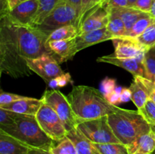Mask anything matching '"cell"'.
Returning <instances> with one entry per match:
<instances>
[{"label": "cell", "instance_id": "1", "mask_svg": "<svg viewBox=\"0 0 155 154\" xmlns=\"http://www.w3.org/2000/svg\"><path fill=\"white\" fill-rule=\"evenodd\" d=\"M0 72L15 79L32 73L21 55L16 23L8 14L0 16Z\"/></svg>", "mask_w": 155, "mask_h": 154}, {"label": "cell", "instance_id": "2", "mask_svg": "<svg viewBox=\"0 0 155 154\" xmlns=\"http://www.w3.org/2000/svg\"><path fill=\"white\" fill-rule=\"evenodd\" d=\"M67 98L78 122L109 116L121 109L110 104L103 94L90 86H75Z\"/></svg>", "mask_w": 155, "mask_h": 154}, {"label": "cell", "instance_id": "3", "mask_svg": "<svg viewBox=\"0 0 155 154\" xmlns=\"http://www.w3.org/2000/svg\"><path fill=\"white\" fill-rule=\"evenodd\" d=\"M0 130L30 148L50 151L57 143L44 132L36 120V116L21 114L15 123L0 125Z\"/></svg>", "mask_w": 155, "mask_h": 154}, {"label": "cell", "instance_id": "4", "mask_svg": "<svg viewBox=\"0 0 155 154\" xmlns=\"http://www.w3.org/2000/svg\"><path fill=\"white\" fill-rule=\"evenodd\" d=\"M109 125L117 138L128 146L142 134L152 130L139 110L120 109L119 111L107 116Z\"/></svg>", "mask_w": 155, "mask_h": 154}, {"label": "cell", "instance_id": "5", "mask_svg": "<svg viewBox=\"0 0 155 154\" xmlns=\"http://www.w3.org/2000/svg\"><path fill=\"white\" fill-rule=\"evenodd\" d=\"M16 26L21 55L24 60L36 58L43 54L49 53L46 48L48 34L37 27L24 26L17 23Z\"/></svg>", "mask_w": 155, "mask_h": 154}, {"label": "cell", "instance_id": "6", "mask_svg": "<svg viewBox=\"0 0 155 154\" xmlns=\"http://www.w3.org/2000/svg\"><path fill=\"white\" fill-rule=\"evenodd\" d=\"M41 99L44 104L49 106L57 113L63 122L68 133L77 129L78 120L74 115L68 98L60 91L56 89L46 90L42 95Z\"/></svg>", "mask_w": 155, "mask_h": 154}, {"label": "cell", "instance_id": "7", "mask_svg": "<svg viewBox=\"0 0 155 154\" xmlns=\"http://www.w3.org/2000/svg\"><path fill=\"white\" fill-rule=\"evenodd\" d=\"M77 129L92 143H120L109 125L107 116L90 120L80 121Z\"/></svg>", "mask_w": 155, "mask_h": 154}, {"label": "cell", "instance_id": "8", "mask_svg": "<svg viewBox=\"0 0 155 154\" xmlns=\"http://www.w3.org/2000/svg\"><path fill=\"white\" fill-rule=\"evenodd\" d=\"M78 14L75 8L66 0H61L43 21L36 27L49 36L51 32L60 27L68 25L76 26Z\"/></svg>", "mask_w": 155, "mask_h": 154}, {"label": "cell", "instance_id": "9", "mask_svg": "<svg viewBox=\"0 0 155 154\" xmlns=\"http://www.w3.org/2000/svg\"><path fill=\"white\" fill-rule=\"evenodd\" d=\"M36 119L44 132L51 139L58 142L67 137L68 131L57 113L43 104L36 114Z\"/></svg>", "mask_w": 155, "mask_h": 154}, {"label": "cell", "instance_id": "10", "mask_svg": "<svg viewBox=\"0 0 155 154\" xmlns=\"http://www.w3.org/2000/svg\"><path fill=\"white\" fill-rule=\"evenodd\" d=\"M25 60L32 72H36L47 83L64 73L58 60L49 53L43 54L36 58H27Z\"/></svg>", "mask_w": 155, "mask_h": 154}, {"label": "cell", "instance_id": "11", "mask_svg": "<svg viewBox=\"0 0 155 154\" xmlns=\"http://www.w3.org/2000/svg\"><path fill=\"white\" fill-rule=\"evenodd\" d=\"M111 41L114 46V55L118 58H136L148 51L137 39L129 36L114 38Z\"/></svg>", "mask_w": 155, "mask_h": 154}, {"label": "cell", "instance_id": "12", "mask_svg": "<svg viewBox=\"0 0 155 154\" xmlns=\"http://www.w3.org/2000/svg\"><path fill=\"white\" fill-rule=\"evenodd\" d=\"M145 54L136 58H118L114 54L105 55L97 58V61L100 63H106L115 65L117 66L126 69L133 76H141L145 78V69L144 66V58Z\"/></svg>", "mask_w": 155, "mask_h": 154}, {"label": "cell", "instance_id": "13", "mask_svg": "<svg viewBox=\"0 0 155 154\" xmlns=\"http://www.w3.org/2000/svg\"><path fill=\"white\" fill-rule=\"evenodd\" d=\"M38 8V0H26L12 7L8 14L17 24L24 26H32Z\"/></svg>", "mask_w": 155, "mask_h": 154}, {"label": "cell", "instance_id": "14", "mask_svg": "<svg viewBox=\"0 0 155 154\" xmlns=\"http://www.w3.org/2000/svg\"><path fill=\"white\" fill-rule=\"evenodd\" d=\"M129 88L132 91L131 101L139 110L149 100L150 95L155 89V84L154 82L145 77L135 76Z\"/></svg>", "mask_w": 155, "mask_h": 154}, {"label": "cell", "instance_id": "15", "mask_svg": "<svg viewBox=\"0 0 155 154\" xmlns=\"http://www.w3.org/2000/svg\"><path fill=\"white\" fill-rule=\"evenodd\" d=\"M109 21V11L104 5L94 11L82 24L78 30V36L94 30L107 27Z\"/></svg>", "mask_w": 155, "mask_h": 154}, {"label": "cell", "instance_id": "16", "mask_svg": "<svg viewBox=\"0 0 155 154\" xmlns=\"http://www.w3.org/2000/svg\"><path fill=\"white\" fill-rule=\"evenodd\" d=\"M46 48L59 63L72 60L75 51V38L66 40L51 41L46 43Z\"/></svg>", "mask_w": 155, "mask_h": 154}, {"label": "cell", "instance_id": "17", "mask_svg": "<svg viewBox=\"0 0 155 154\" xmlns=\"http://www.w3.org/2000/svg\"><path fill=\"white\" fill-rule=\"evenodd\" d=\"M113 39L114 36L107 30V27L80 35L75 38V51L77 53L95 44Z\"/></svg>", "mask_w": 155, "mask_h": 154}, {"label": "cell", "instance_id": "18", "mask_svg": "<svg viewBox=\"0 0 155 154\" xmlns=\"http://www.w3.org/2000/svg\"><path fill=\"white\" fill-rule=\"evenodd\" d=\"M43 104L42 99H36V98L26 97L24 99L19 100L12 104L0 106V108L10 110L19 114L36 116Z\"/></svg>", "mask_w": 155, "mask_h": 154}, {"label": "cell", "instance_id": "19", "mask_svg": "<svg viewBox=\"0 0 155 154\" xmlns=\"http://www.w3.org/2000/svg\"><path fill=\"white\" fill-rule=\"evenodd\" d=\"M130 154H152L155 150V131L139 136L127 146Z\"/></svg>", "mask_w": 155, "mask_h": 154}, {"label": "cell", "instance_id": "20", "mask_svg": "<svg viewBox=\"0 0 155 154\" xmlns=\"http://www.w3.org/2000/svg\"><path fill=\"white\" fill-rule=\"evenodd\" d=\"M30 148L0 130V154H27Z\"/></svg>", "mask_w": 155, "mask_h": 154}, {"label": "cell", "instance_id": "21", "mask_svg": "<svg viewBox=\"0 0 155 154\" xmlns=\"http://www.w3.org/2000/svg\"><path fill=\"white\" fill-rule=\"evenodd\" d=\"M67 136L71 138L75 144L77 154H100L94 147L92 142L88 140L77 128L69 131Z\"/></svg>", "mask_w": 155, "mask_h": 154}, {"label": "cell", "instance_id": "22", "mask_svg": "<svg viewBox=\"0 0 155 154\" xmlns=\"http://www.w3.org/2000/svg\"><path fill=\"white\" fill-rule=\"evenodd\" d=\"M113 9H114L117 12L118 14L120 15L121 19L124 21L126 29V33L124 36H127L128 35L133 25L136 24V22L139 20V18L145 13V12H142L141 11L131 7Z\"/></svg>", "mask_w": 155, "mask_h": 154}, {"label": "cell", "instance_id": "23", "mask_svg": "<svg viewBox=\"0 0 155 154\" xmlns=\"http://www.w3.org/2000/svg\"><path fill=\"white\" fill-rule=\"evenodd\" d=\"M108 11L109 21L107 26V30L111 33L114 38L124 36L126 29L123 20L114 9H110Z\"/></svg>", "mask_w": 155, "mask_h": 154}, {"label": "cell", "instance_id": "24", "mask_svg": "<svg viewBox=\"0 0 155 154\" xmlns=\"http://www.w3.org/2000/svg\"><path fill=\"white\" fill-rule=\"evenodd\" d=\"M38 1H39V8L32 23L33 27L39 25L43 21V20L51 13V11L56 7V5L60 2L61 0H38Z\"/></svg>", "mask_w": 155, "mask_h": 154}, {"label": "cell", "instance_id": "25", "mask_svg": "<svg viewBox=\"0 0 155 154\" xmlns=\"http://www.w3.org/2000/svg\"><path fill=\"white\" fill-rule=\"evenodd\" d=\"M78 36V30L74 25H68L56 29L51 32L47 39L46 43L51 41L66 40L74 39Z\"/></svg>", "mask_w": 155, "mask_h": 154}, {"label": "cell", "instance_id": "26", "mask_svg": "<svg viewBox=\"0 0 155 154\" xmlns=\"http://www.w3.org/2000/svg\"><path fill=\"white\" fill-rule=\"evenodd\" d=\"M105 0H82L81 1V11L79 15L78 21L77 23V30L80 27L85 20L100 6L103 5Z\"/></svg>", "mask_w": 155, "mask_h": 154}, {"label": "cell", "instance_id": "27", "mask_svg": "<svg viewBox=\"0 0 155 154\" xmlns=\"http://www.w3.org/2000/svg\"><path fill=\"white\" fill-rule=\"evenodd\" d=\"M154 22H155L154 18L151 17L149 13H144L136 21V24L133 25L131 30L127 36L137 39Z\"/></svg>", "mask_w": 155, "mask_h": 154}, {"label": "cell", "instance_id": "28", "mask_svg": "<svg viewBox=\"0 0 155 154\" xmlns=\"http://www.w3.org/2000/svg\"><path fill=\"white\" fill-rule=\"evenodd\" d=\"M92 145L100 154H130L127 146L122 143H92Z\"/></svg>", "mask_w": 155, "mask_h": 154}, {"label": "cell", "instance_id": "29", "mask_svg": "<svg viewBox=\"0 0 155 154\" xmlns=\"http://www.w3.org/2000/svg\"><path fill=\"white\" fill-rule=\"evenodd\" d=\"M52 154H77V148L74 142L67 136L50 149Z\"/></svg>", "mask_w": 155, "mask_h": 154}, {"label": "cell", "instance_id": "30", "mask_svg": "<svg viewBox=\"0 0 155 154\" xmlns=\"http://www.w3.org/2000/svg\"><path fill=\"white\" fill-rule=\"evenodd\" d=\"M145 78L152 81L155 76V48H150L146 51L144 58Z\"/></svg>", "mask_w": 155, "mask_h": 154}, {"label": "cell", "instance_id": "31", "mask_svg": "<svg viewBox=\"0 0 155 154\" xmlns=\"http://www.w3.org/2000/svg\"><path fill=\"white\" fill-rule=\"evenodd\" d=\"M136 39L148 50L154 48L155 46V22L151 24Z\"/></svg>", "mask_w": 155, "mask_h": 154}, {"label": "cell", "instance_id": "32", "mask_svg": "<svg viewBox=\"0 0 155 154\" xmlns=\"http://www.w3.org/2000/svg\"><path fill=\"white\" fill-rule=\"evenodd\" d=\"M139 112L151 126H155V103L154 101L148 100L143 107L139 110Z\"/></svg>", "mask_w": 155, "mask_h": 154}, {"label": "cell", "instance_id": "33", "mask_svg": "<svg viewBox=\"0 0 155 154\" xmlns=\"http://www.w3.org/2000/svg\"><path fill=\"white\" fill-rule=\"evenodd\" d=\"M21 114L0 108V125H12L15 123Z\"/></svg>", "mask_w": 155, "mask_h": 154}, {"label": "cell", "instance_id": "34", "mask_svg": "<svg viewBox=\"0 0 155 154\" xmlns=\"http://www.w3.org/2000/svg\"><path fill=\"white\" fill-rule=\"evenodd\" d=\"M25 98V96H22V95L8 93V92H4L1 91V94H0V106L7 105V104H12V103L18 101L19 100L24 99Z\"/></svg>", "mask_w": 155, "mask_h": 154}, {"label": "cell", "instance_id": "35", "mask_svg": "<svg viewBox=\"0 0 155 154\" xmlns=\"http://www.w3.org/2000/svg\"><path fill=\"white\" fill-rule=\"evenodd\" d=\"M101 88L102 89V94L104 97L107 96L109 94L112 93V92L116 90V81L114 79H104L102 82H101Z\"/></svg>", "mask_w": 155, "mask_h": 154}, {"label": "cell", "instance_id": "36", "mask_svg": "<svg viewBox=\"0 0 155 154\" xmlns=\"http://www.w3.org/2000/svg\"><path fill=\"white\" fill-rule=\"evenodd\" d=\"M104 5L107 10L130 7L128 0H105Z\"/></svg>", "mask_w": 155, "mask_h": 154}, {"label": "cell", "instance_id": "37", "mask_svg": "<svg viewBox=\"0 0 155 154\" xmlns=\"http://www.w3.org/2000/svg\"><path fill=\"white\" fill-rule=\"evenodd\" d=\"M153 0H137L134 5L131 8L137 9L145 13H149L151 11Z\"/></svg>", "mask_w": 155, "mask_h": 154}, {"label": "cell", "instance_id": "38", "mask_svg": "<svg viewBox=\"0 0 155 154\" xmlns=\"http://www.w3.org/2000/svg\"><path fill=\"white\" fill-rule=\"evenodd\" d=\"M123 88L120 87H117L116 90L113 91L112 93L109 94L108 95L105 96V99L108 101L110 104H113V105L117 106V104H120V93L122 91Z\"/></svg>", "mask_w": 155, "mask_h": 154}, {"label": "cell", "instance_id": "39", "mask_svg": "<svg viewBox=\"0 0 155 154\" xmlns=\"http://www.w3.org/2000/svg\"><path fill=\"white\" fill-rule=\"evenodd\" d=\"M58 84V87H64V86L67 85L70 82H71V76L69 73H64L62 75H59L58 77L56 78Z\"/></svg>", "mask_w": 155, "mask_h": 154}, {"label": "cell", "instance_id": "40", "mask_svg": "<svg viewBox=\"0 0 155 154\" xmlns=\"http://www.w3.org/2000/svg\"><path fill=\"white\" fill-rule=\"evenodd\" d=\"M132 98V91L130 88H123L120 93L121 103H127Z\"/></svg>", "mask_w": 155, "mask_h": 154}, {"label": "cell", "instance_id": "41", "mask_svg": "<svg viewBox=\"0 0 155 154\" xmlns=\"http://www.w3.org/2000/svg\"><path fill=\"white\" fill-rule=\"evenodd\" d=\"M70 5H71L72 7H74L75 8V10L77 11V14H78V18L79 15H80V11H81V1L82 0H66ZM78 21V20H77ZM77 25V24H76Z\"/></svg>", "mask_w": 155, "mask_h": 154}, {"label": "cell", "instance_id": "42", "mask_svg": "<svg viewBox=\"0 0 155 154\" xmlns=\"http://www.w3.org/2000/svg\"><path fill=\"white\" fill-rule=\"evenodd\" d=\"M27 154H52L49 150H45L42 149H34L30 148Z\"/></svg>", "mask_w": 155, "mask_h": 154}, {"label": "cell", "instance_id": "43", "mask_svg": "<svg viewBox=\"0 0 155 154\" xmlns=\"http://www.w3.org/2000/svg\"><path fill=\"white\" fill-rule=\"evenodd\" d=\"M48 85L50 88L51 89H55L56 88L58 87V82L56 79H51L49 82L48 83Z\"/></svg>", "mask_w": 155, "mask_h": 154}, {"label": "cell", "instance_id": "44", "mask_svg": "<svg viewBox=\"0 0 155 154\" xmlns=\"http://www.w3.org/2000/svg\"><path fill=\"white\" fill-rule=\"evenodd\" d=\"M149 14L151 15V17L154 18L155 21V0H153L152 1V5H151V11H150Z\"/></svg>", "mask_w": 155, "mask_h": 154}, {"label": "cell", "instance_id": "45", "mask_svg": "<svg viewBox=\"0 0 155 154\" xmlns=\"http://www.w3.org/2000/svg\"><path fill=\"white\" fill-rule=\"evenodd\" d=\"M24 1H26V0H13L10 4V9L12 8V7H14L15 5H16L17 4H18V3L22 2H24Z\"/></svg>", "mask_w": 155, "mask_h": 154}, {"label": "cell", "instance_id": "46", "mask_svg": "<svg viewBox=\"0 0 155 154\" xmlns=\"http://www.w3.org/2000/svg\"><path fill=\"white\" fill-rule=\"evenodd\" d=\"M149 99L151 100L152 101H154V102L155 103V89L154 91H153L152 92H151V95H150Z\"/></svg>", "mask_w": 155, "mask_h": 154}, {"label": "cell", "instance_id": "47", "mask_svg": "<svg viewBox=\"0 0 155 154\" xmlns=\"http://www.w3.org/2000/svg\"><path fill=\"white\" fill-rule=\"evenodd\" d=\"M137 0H128L129 2V5H130V7H133L134 5V4L136 3V2Z\"/></svg>", "mask_w": 155, "mask_h": 154}, {"label": "cell", "instance_id": "48", "mask_svg": "<svg viewBox=\"0 0 155 154\" xmlns=\"http://www.w3.org/2000/svg\"><path fill=\"white\" fill-rule=\"evenodd\" d=\"M12 1H13V0H8V2H9V6H10V4H11V2H12Z\"/></svg>", "mask_w": 155, "mask_h": 154}, {"label": "cell", "instance_id": "49", "mask_svg": "<svg viewBox=\"0 0 155 154\" xmlns=\"http://www.w3.org/2000/svg\"><path fill=\"white\" fill-rule=\"evenodd\" d=\"M152 82H154V83L155 84V76L154 77V78H153V79H152Z\"/></svg>", "mask_w": 155, "mask_h": 154}, {"label": "cell", "instance_id": "50", "mask_svg": "<svg viewBox=\"0 0 155 154\" xmlns=\"http://www.w3.org/2000/svg\"><path fill=\"white\" fill-rule=\"evenodd\" d=\"M151 127H152V129L155 131V126H151Z\"/></svg>", "mask_w": 155, "mask_h": 154}, {"label": "cell", "instance_id": "51", "mask_svg": "<svg viewBox=\"0 0 155 154\" xmlns=\"http://www.w3.org/2000/svg\"><path fill=\"white\" fill-rule=\"evenodd\" d=\"M152 154H155V150L154 151V152H153V153Z\"/></svg>", "mask_w": 155, "mask_h": 154}, {"label": "cell", "instance_id": "52", "mask_svg": "<svg viewBox=\"0 0 155 154\" xmlns=\"http://www.w3.org/2000/svg\"><path fill=\"white\" fill-rule=\"evenodd\" d=\"M154 48H155V46H154Z\"/></svg>", "mask_w": 155, "mask_h": 154}]
</instances>
